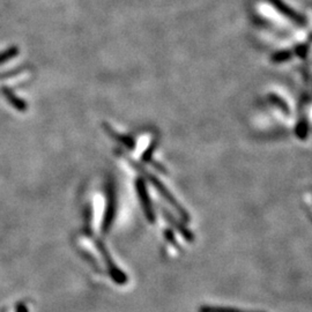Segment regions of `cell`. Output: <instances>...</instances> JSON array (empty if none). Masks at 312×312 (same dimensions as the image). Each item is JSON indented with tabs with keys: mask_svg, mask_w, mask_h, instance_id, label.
I'll use <instances>...</instances> for the list:
<instances>
[{
	"mask_svg": "<svg viewBox=\"0 0 312 312\" xmlns=\"http://www.w3.org/2000/svg\"><path fill=\"white\" fill-rule=\"evenodd\" d=\"M120 155L123 156L126 161H129L130 164L132 165L135 170H138L139 173L141 174L143 176V177L146 178L148 180V182L151 183L153 185V186L157 190V191H159V193L161 194V196L163 197L165 199V200L168 201L170 203V205L175 208V211L177 212V214L180 216V219H182L184 221V222H189V221H190V215L188 213V211L185 210L184 207H182V206L179 205V202L175 199L174 194H171V192L169 191V190L165 188V185L163 183H162L161 180L159 178H157L155 175H153L152 173H149V171L146 168H143V167H141L139 163H137V162L131 159L130 156H126L125 154H123V153H120Z\"/></svg>",
	"mask_w": 312,
	"mask_h": 312,
	"instance_id": "1",
	"label": "cell"
},
{
	"mask_svg": "<svg viewBox=\"0 0 312 312\" xmlns=\"http://www.w3.org/2000/svg\"><path fill=\"white\" fill-rule=\"evenodd\" d=\"M94 242H95V245H96V247H97V250L102 255V258H103L104 263H106V265H107L108 271H109L111 279L118 284L126 283V281H128V277H126L123 271L119 269V267H117L116 264L114 263V260H112L109 251L107 250L106 245H104V244L101 242V239H97L94 237Z\"/></svg>",
	"mask_w": 312,
	"mask_h": 312,
	"instance_id": "2",
	"label": "cell"
},
{
	"mask_svg": "<svg viewBox=\"0 0 312 312\" xmlns=\"http://www.w3.org/2000/svg\"><path fill=\"white\" fill-rule=\"evenodd\" d=\"M135 189H137L139 200L141 202V207L143 210L144 216H146V219L148 220L149 223H154V221H155V213H154L151 198L148 196L147 188L146 184L143 182V179L138 178L135 180Z\"/></svg>",
	"mask_w": 312,
	"mask_h": 312,
	"instance_id": "3",
	"label": "cell"
},
{
	"mask_svg": "<svg viewBox=\"0 0 312 312\" xmlns=\"http://www.w3.org/2000/svg\"><path fill=\"white\" fill-rule=\"evenodd\" d=\"M268 3L279 13H281L282 15L288 17L290 21L295 22V24H297V25H304V19H303V17L298 14L297 12L294 11L293 8L289 7L287 4H284L282 0H268Z\"/></svg>",
	"mask_w": 312,
	"mask_h": 312,
	"instance_id": "4",
	"label": "cell"
},
{
	"mask_svg": "<svg viewBox=\"0 0 312 312\" xmlns=\"http://www.w3.org/2000/svg\"><path fill=\"white\" fill-rule=\"evenodd\" d=\"M108 205L106 210V215H104L102 230L104 234H107L110 230L112 224V221L115 218V211H116V199H115V192L114 190H108Z\"/></svg>",
	"mask_w": 312,
	"mask_h": 312,
	"instance_id": "5",
	"label": "cell"
},
{
	"mask_svg": "<svg viewBox=\"0 0 312 312\" xmlns=\"http://www.w3.org/2000/svg\"><path fill=\"white\" fill-rule=\"evenodd\" d=\"M163 214L165 216V219L169 221V223L173 225L174 228H176L178 230V233L182 235V236L186 239L188 242H193L194 241V235L193 233L190 230L186 225H185L183 222H180V221H178L177 219L175 218L174 215H171L169 212L167 211H163Z\"/></svg>",
	"mask_w": 312,
	"mask_h": 312,
	"instance_id": "6",
	"label": "cell"
},
{
	"mask_svg": "<svg viewBox=\"0 0 312 312\" xmlns=\"http://www.w3.org/2000/svg\"><path fill=\"white\" fill-rule=\"evenodd\" d=\"M104 129H106L107 133L110 134L112 138H115V140H117V141H119L123 146L128 147L129 149H133L134 146H135V142H134V139L129 137V135L126 134H121L119 132H116V131L111 128L110 125H107L104 124Z\"/></svg>",
	"mask_w": 312,
	"mask_h": 312,
	"instance_id": "7",
	"label": "cell"
},
{
	"mask_svg": "<svg viewBox=\"0 0 312 312\" xmlns=\"http://www.w3.org/2000/svg\"><path fill=\"white\" fill-rule=\"evenodd\" d=\"M199 312H265L261 310H244L237 307H225V306H201Z\"/></svg>",
	"mask_w": 312,
	"mask_h": 312,
	"instance_id": "8",
	"label": "cell"
},
{
	"mask_svg": "<svg viewBox=\"0 0 312 312\" xmlns=\"http://www.w3.org/2000/svg\"><path fill=\"white\" fill-rule=\"evenodd\" d=\"M2 90H3L4 95H5V96L8 98V101H10L15 108H17V109H20V110L26 109V108H27L26 104L22 102L19 97H16L10 88H3Z\"/></svg>",
	"mask_w": 312,
	"mask_h": 312,
	"instance_id": "9",
	"label": "cell"
},
{
	"mask_svg": "<svg viewBox=\"0 0 312 312\" xmlns=\"http://www.w3.org/2000/svg\"><path fill=\"white\" fill-rule=\"evenodd\" d=\"M17 55H19V48L17 47H11L4 50L3 52H0V65L13 59V58H15Z\"/></svg>",
	"mask_w": 312,
	"mask_h": 312,
	"instance_id": "10",
	"label": "cell"
},
{
	"mask_svg": "<svg viewBox=\"0 0 312 312\" xmlns=\"http://www.w3.org/2000/svg\"><path fill=\"white\" fill-rule=\"evenodd\" d=\"M155 148H156V142L154 141L151 143V146L146 149V152L142 154V160L146 162V163H151V162H153V154L155 152Z\"/></svg>",
	"mask_w": 312,
	"mask_h": 312,
	"instance_id": "11",
	"label": "cell"
},
{
	"mask_svg": "<svg viewBox=\"0 0 312 312\" xmlns=\"http://www.w3.org/2000/svg\"><path fill=\"white\" fill-rule=\"evenodd\" d=\"M163 235H164V237H165V239L167 241H168L171 245L173 246H175V247H177L178 250H179V245H178V243L176 242V237H175V234H174V232L173 230H170V229H167L165 232L163 233ZM180 251V250H179Z\"/></svg>",
	"mask_w": 312,
	"mask_h": 312,
	"instance_id": "12",
	"label": "cell"
},
{
	"mask_svg": "<svg viewBox=\"0 0 312 312\" xmlns=\"http://www.w3.org/2000/svg\"><path fill=\"white\" fill-rule=\"evenodd\" d=\"M290 57H292V53H290V52H288V51H282V52L277 53V55H274V56H273V61H277V63L286 61V60H288Z\"/></svg>",
	"mask_w": 312,
	"mask_h": 312,
	"instance_id": "13",
	"label": "cell"
}]
</instances>
